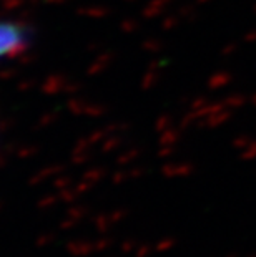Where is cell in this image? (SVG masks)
<instances>
[{"mask_svg": "<svg viewBox=\"0 0 256 257\" xmlns=\"http://www.w3.org/2000/svg\"><path fill=\"white\" fill-rule=\"evenodd\" d=\"M32 27L20 20L0 19V63L14 60L32 47Z\"/></svg>", "mask_w": 256, "mask_h": 257, "instance_id": "6da1fadb", "label": "cell"}, {"mask_svg": "<svg viewBox=\"0 0 256 257\" xmlns=\"http://www.w3.org/2000/svg\"><path fill=\"white\" fill-rule=\"evenodd\" d=\"M67 250L73 257H85L95 252V242H90V240H72V242L67 244Z\"/></svg>", "mask_w": 256, "mask_h": 257, "instance_id": "7a4b0ae2", "label": "cell"}, {"mask_svg": "<svg viewBox=\"0 0 256 257\" xmlns=\"http://www.w3.org/2000/svg\"><path fill=\"white\" fill-rule=\"evenodd\" d=\"M94 226L95 229L99 231L100 234H107L108 231L112 229V219H110V214H99L94 217Z\"/></svg>", "mask_w": 256, "mask_h": 257, "instance_id": "3957f363", "label": "cell"}, {"mask_svg": "<svg viewBox=\"0 0 256 257\" xmlns=\"http://www.w3.org/2000/svg\"><path fill=\"white\" fill-rule=\"evenodd\" d=\"M60 202V196L58 194H47L45 198H42L39 202H37V207L39 209H50L55 204Z\"/></svg>", "mask_w": 256, "mask_h": 257, "instance_id": "277c9868", "label": "cell"}, {"mask_svg": "<svg viewBox=\"0 0 256 257\" xmlns=\"http://www.w3.org/2000/svg\"><path fill=\"white\" fill-rule=\"evenodd\" d=\"M87 214H89V207H85V206H73V207H68V211H67V216L73 217V219L78 222L83 221Z\"/></svg>", "mask_w": 256, "mask_h": 257, "instance_id": "5b68a950", "label": "cell"}, {"mask_svg": "<svg viewBox=\"0 0 256 257\" xmlns=\"http://www.w3.org/2000/svg\"><path fill=\"white\" fill-rule=\"evenodd\" d=\"M53 240H55V234L45 232V234H40L39 239L35 240V244H37V247H47V245H50Z\"/></svg>", "mask_w": 256, "mask_h": 257, "instance_id": "8992f818", "label": "cell"}, {"mask_svg": "<svg viewBox=\"0 0 256 257\" xmlns=\"http://www.w3.org/2000/svg\"><path fill=\"white\" fill-rule=\"evenodd\" d=\"M173 245H175V239L165 237V239H161L160 242L155 245V250H158V252H163V250H170Z\"/></svg>", "mask_w": 256, "mask_h": 257, "instance_id": "52a82bcc", "label": "cell"}, {"mask_svg": "<svg viewBox=\"0 0 256 257\" xmlns=\"http://www.w3.org/2000/svg\"><path fill=\"white\" fill-rule=\"evenodd\" d=\"M110 214V219H112V224L115 226V224H118L120 221H123L125 217H127L128 212L125 211V209H115V211H112V212H108Z\"/></svg>", "mask_w": 256, "mask_h": 257, "instance_id": "ba28073f", "label": "cell"}, {"mask_svg": "<svg viewBox=\"0 0 256 257\" xmlns=\"http://www.w3.org/2000/svg\"><path fill=\"white\" fill-rule=\"evenodd\" d=\"M108 247H112V240L108 237H102L99 240H95V252H102Z\"/></svg>", "mask_w": 256, "mask_h": 257, "instance_id": "9c48e42d", "label": "cell"}, {"mask_svg": "<svg viewBox=\"0 0 256 257\" xmlns=\"http://www.w3.org/2000/svg\"><path fill=\"white\" fill-rule=\"evenodd\" d=\"M138 247V244L135 242V240H125V242H122V245H120V249H122V252L125 254H130L133 252L135 249Z\"/></svg>", "mask_w": 256, "mask_h": 257, "instance_id": "30bf717a", "label": "cell"}, {"mask_svg": "<svg viewBox=\"0 0 256 257\" xmlns=\"http://www.w3.org/2000/svg\"><path fill=\"white\" fill-rule=\"evenodd\" d=\"M77 224H78V221H75L73 217L67 216L62 222H60V229H62V231H68V229H72L73 226H77Z\"/></svg>", "mask_w": 256, "mask_h": 257, "instance_id": "8fae6325", "label": "cell"}, {"mask_svg": "<svg viewBox=\"0 0 256 257\" xmlns=\"http://www.w3.org/2000/svg\"><path fill=\"white\" fill-rule=\"evenodd\" d=\"M135 252H137V257H146L151 252V247L150 245H140V247L135 249Z\"/></svg>", "mask_w": 256, "mask_h": 257, "instance_id": "7c38bea8", "label": "cell"}, {"mask_svg": "<svg viewBox=\"0 0 256 257\" xmlns=\"http://www.w3.org/2000/svg\"><path fill=\"white\" fill-rule=\"evenodd\" d=\"M68 184H70L68 179L62 178V179H57V181H55V188H57L58 191H63V189H67V188H68Z\"/></svg>", "mask_w": 256, "mask_h": 257, "instance_id": "4fadbf2b", "label": "cell"}]
</instances>
